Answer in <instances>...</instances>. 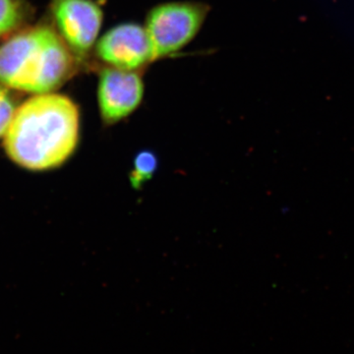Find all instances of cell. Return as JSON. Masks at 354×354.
Masks as SVG:
<instances>
[{"label": "cell", "mask_w": 354, "mask_h": 354, "mask_svg": "<svg viewBox=\"0 0 354 354\" xmlns=\"http://www.w3.org/2000/svg\"><path fill=\"white\" fill-rule=\"evenodd\" d=\"M16 108L12 95L9 94L6 88L0 85V138L6 134Z\"/></svg>", "instance_id": "obj_9"}, {"label": "cell", "mask_w": 354, "mask_h": 354, "mask_svg": "<svg viewBox=\"0 0 354 354\" xmlns=\"http://www.w3.org/2000/svg\"><path fill=\"white\" fill-rule=\"evenodd\" d=\"M211 11L201 1H167L152 7L147 13L144 28L152 48L155 62L174 57L192 43Z\"/></svg>", "instance_id": "obj_3"}, {"label": "cell", "mask_w": 354, "mask_h": 354, "mask_svg": "<svg viewBox=\"0 0 354 354\" xmlns=\"http://www.w3.org/2000/svg\"><path fill=\"white\" fill-rule=\"evenodd\" d=\"M25 16L23 0H0V37L19 27Z\"/></svg>", "instance_id": "obj_8"}, {"label": "cell", "mask_w": 354, "mask_h": 354, "mask_svg": "<svg viewBox=\"0 0 354 354\" xmlns=\"http://www.w3.org/2000/svg\"><path fill=\"white\" fill-rule=\"evenodd\" d=\"M57 31L78 62H85L99 39L104 9L95 0H51Z\"/></svg>", "instance_id": "obj_4"}, {"label": "cell", "mask_w": 354, "mask_h": 354, "mask_svg": "<svg viewBox=\"0 0 354 354\" xmlns=\"http://www.w3.org/2000/svg\"><path fill=\"white\" fill-rule=\"evenodd\" d=\"M78 64L57 30L35 26L0 44V85L34 95L51 93L73 76Z\"/></svg>", "instance_id": "obj_2"}, {"label": "cell", "mask_w": 354, "mask_h": 354, "mask_svg": "<svg viewBox=\"0 0 354 354\" xmlns=\"http://www.w3.org/2000/svg\"><path fill=\"white\" fill-rule=\"evenodd\" d=\"M144 72L102 67L97 99L104 127H113L130 118L141 106L145 97Z\"/></svg>", "instance_id": "obj_6"}, {"label": "cell", "mask_w": 354, "mask_h": 354, "mask_svg": "<svg viewBox=\"0 0 354 354\" xmlns=\"http://www.w3.org/2000/svg\"><path fill=\"white\" fill-rule=\"evenodd\" d=\"M95 57L102 67L144 72L155 62L145 28L135 22L113 26L97 39Z\"/></svg>", "instance_id": "obj_5"}, {"label": "cell", "mask_w": 354, "mask_h": 354, "mask_svg": "<svg viewBox=\"0 0 354 354\" xmlns=\"http://www.w3.org/2000/svg\"><path fill=\"white\" fill-rule=\"evenodd\" d=\"M158 169V158L152 151L144 150L137 153L133 162L132 171H130L129 179L134 189H141Z\"/></svg>", "instance_id": "obj_7"}, {"label": "cell", "mask_w": 354, "mask_h": 354, "mask_svg": "<svg viewBox=\"0 0 354 354\" xmlns=\"http://www.w3.org/2000/svg\"><path fill=\"white\" fill-rule=\"evenodd\" d=\"M81 140V111L64 95H35L16 108L2 148L14 165L32 172L55 171L73 157Z\"/></svg>", "instance_id": "obj_1"}]
</instances>
